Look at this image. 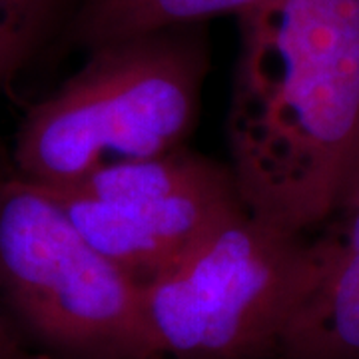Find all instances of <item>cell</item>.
Returning <instances> with one entry per match:
<instances>
[{"label":"cell","instance_id":"obj_3","mask_svg":"<svg viewBox=\"0 0 359 359\" xmlns=\"http://www.w3.org/2000/svg\"><path fill=\"white\" fill-rule=\"evenodd\" d=\"M0 290L68 359H158L142 283L78 230L50 188L0 180Z\"/></svg>","mask_w":359,"mask_h":359},{"label":"cell","instance_id":"obj_8","mask_svg":"<svg viewBox=\"0 0 359 359\" xmlns=\"http://www.w3.org/2000/svg\"><path fill=\"white\" fill-rule=\"evenodd\" d=\"M60 0H0V92L36 50Z\"/></svg>","mask_w":359,"mask_h":359},{"label":"cell","instance_id":"obj_10","mask_svg":"<svg viewBox=\"0 0 359 359\" xmlns=\"http://www.w3.org/2000/svg\"><path fill=\"white\" fill-rule=\"evenodd\" d=\"M355 180H359V160H358V164H355V170H353V174H351V180H349V184H351V182H355ZM349 184H347V186H349Z\"/></svg>","mask_w":359,"mask_h":359},{"label":"cell","instance_id":"obj_1","mask_svg":"<svg viewBox=\"0 0 359 359\" xmlns=\"http://www.w3.org/2000/svg\"><path fill=\"white\" fill-rule=\"evenodd\" d=\"M228 146L245 208L306 233L359 160V0H268L238 16Z\"/></svg>","mask_w":359,"mask_h":359},{"label":"cell","instance_id":"obj_4","mask_svg":"<svg viewBox=\"0 0 359 359\" xmlns=\"http://www.w3.org/2000/svg\"><path fill=\"white\" fill-rule=\"evenodd\" d=\"M304 257L306 233L283 230L245 208L142 285L158 355H278Z\"/></svg>","mask_w":359,"mask_h":359},{"label":"cell","instance_id":"obj_5","mask_svg":"<svg viewBox=\"0 0 359 359\" xmlns=\"http://www.w3.org/2000/svg\"><path fill=\"white\" fill-rule=\"evenodd\" d=\"M50 190L94 248L142 285L245 210L231 168L186 146Z\"/></svg>","mask_w":359,"mask_h":359},{"label":"cell","instance_id":"obj_9","mask_svg":"<svg viewBox=\"0 0 359 359\" xmlns=\"http://www.w3.org/2000/svg\"><path fill=\"white\" fill-rule=\"evenodd\" d=\"M0 359H8V355H6V344H4V335H2V330H0Z\"/></svg>","mask_w":359,"mask_h":359},{"label":"cell","instance_id":"obj_7","mask_svg":"<svg viewBox=\"0 0 359 359\" xmlns=\"http://www.w3.org/2000/svg\"><path fill=\"white\" fill-rule=\"evenodd\" d=\"M264 2L268 0H84L72 22V40L92 50L116 40L204 25L218 14L240 16Z\"/></svg>","mask_w":359,"mask_h":359},{"label":"cell","instance_id":"obj_6","mask_svg":"<svg viewBox=\"0 0 359 359\" xmlns=\"http://www.w3.org/2000/svg\"><path fill=\"white\" fill-rule=\"evenodd\" d=\"M320 236L306 238L282 359H359V180L351 182Z\"/></svg>","mask_w":359,"mask_h":359},{"label":"cell","instance_id":"obj_2","mask_svg":"<svg viewBox=\"0 0 359 359\" xmlns=\"http://www.w3.org/2000/svg\"><path fill=\"white\" fill-rule=\"evenodd\" d=\"M205 74L202 25L92 48L80 70L22 120L14 174L62 188L104 166L184 148Z\"/></svg>","mask_w":359,"mask_h":359}]
</instances>
